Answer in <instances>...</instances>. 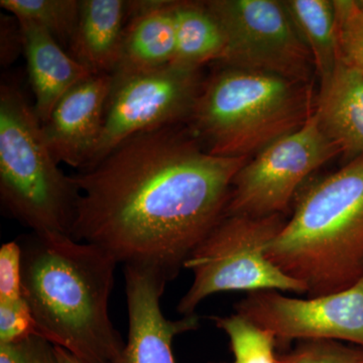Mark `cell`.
Wrapping results in <instances>:
<instances>
[{
	"label": "cell",
	"instance_id": "4fadbf2b",
	"mask_svg": "<svg viewBox=\"0 0 363 363\" xmlns=\"http://www.w3.org/2000/svg\"><path fill=\"white\" fill-rule=\"evenodd\" d=\"M175 1H128V23L112 81L159 70L175 57Z\"/></svg>",
	"mask_w": 363,
	"mask_h": 363
},
{
	"label": "cell",
	"instance_id": "5b68a950",
	"mask_svg": "<svg viewBox=\"0 0 363 363\" xmlns=\"http://www.w3.org/2000/svg\"><path fill=\"white\" fill-rule=\"evenodd\" d=\"M42 123L21 91L0 87V198L33 233L70 235L78 190L59 168Z\"/></svg>",
	"mask_w": 363,
	"mask_h": 363
},
{
	"label": "cell",
	"instance_id": "7a4b0ae2",
	"mask_svg": "<svg viewBox=\"0 0 363 363\" xmlns=\"http://www.w3.org/2000/svg\"><path fill=\"white\" fill-rule=\"evenodd\" d=\"M23 296L39 335L85 363H121L125 343L109 316L118 262L61 233L21 245Z\"/></svg>",
	"mask_w": 363,
	"mask_h": 363
},
{
	"label": "cell",
	"instance_id": "d6986e66",
	"mask_svg": "<svg viewBox=\"0 0 363 363\" xmlns=\"http://www.w3.org/2000/svg\"><path fill=\"white\" fill-rule=\"evenodd\" d=\"M0 6L18 20L37 23L63 48H69L80 14L79 0H1Z\"/></svg>",
	"mask_w": 363,
	"mask_h": 363
},
{
	"label": "cell",
	"instance_id": "7402d4cb",
	"mask_svg": "<svg viewBox=\"0 0 363 363\" xmlns=\"http://www.w3.org/2000/svg\"><path fill=\"white\" fill-rule=\"evenodd\" d=\"M278 363H363V347L334 340L298 341Z\"/></svg>",
	"mask_w": 363,
	"mask_h": 363
},
{
	"label": "cell",
	"instance_id": "603a6c76",
	"mask_svg": "<svg viewBox=\"0 0 363 363\" xmlns=\"http://www.w3.org/2000/svg\"><path fill=\"white\" fill-rule=\"evenodd\" d=\"M0 363H59L55 345L32 334L20 340L0 343Z\"/></svg>",
	"mask_w": 363,
	"mask_h": 363
},
{
	"label": "cell",
	"instance_id": "484cf974",
	"mask_svg": "<svg viewBox=\"0 0 363 363\" xmlns=\"http://www.w3.org/2000/svg\"><path fill=\"white\" fill-rule=\"evenodd\" d=\"M0 20V61L9 66L23 52V32L20 21L13 14L1 13Z\"/></svg>",
	"mask_w": 363,
	"mask_h": 363
},
{
	"label": "cell",
	"instance_id": "5bb4252c",
	"mask_svg": "<svg viewBox=\"0 0 363 363\" xmlns=\"http://www.w3.org/2000/svg\"><path fill=\"white\" fill-rule=\"evenodd\" d=\"M18 21L23 32L28 77L35 95L33 111L40 123L44 124L62 97L93 74L44 28L33 21Z\"/></svg>",
	"mask_w": 363,
	"mask_h": 363
},
{
	"label": "cell",
	"instance_id": "9c48e42d",
	"mask_svg": "<svg viewBox=\"0 0 363 363\" xmlns=\"http://www.w3.org/2000/svg\"><path fill=\"white\" fill-rule=\"evenodd\" d=\"M200 71L171 64L112 81L104 133L85 169L131 136L188 121L204 82Z\"/></svg>",
	"mask_w": 363,
	"mask_h": 363
},
{
	"label": "cell",
	"instance_id": "ba28073f",
	"mask_svg": "<svg viewBox=\"0 0 363 363\" xmlns=\"http://www.w3.org/2000/svg\"><path fill=\"white\" fill-rule=\"evenodd\" d=\"M340 154L313 112L302 128L248 160L234 178L224 215H284L311 174Z\"/></svg>",
	"mask_w": 363,
	"mask_h": 363
},
{
	"label": "cell",
	"instance_id": "6da1fadb",
	"mask_svg": "<svg viewBox=\"0 0 363 363\" xmlns=\"http://www.w3.org/2000/svg\"><path fill=\"white\" fill-rule=\"evenodd\" d=\"M180 125L131 136L71 176L78 190L71 238L168 281L221 220L250 160L214 156Z\"/></svg>",
	"mask_w": 363,
	"mask_h": 363
},
{
	"label": "cell",
	"instance_id": "7c38bea8",
	"mask_svg": "<svg viewBox=\"0 0 363 363\" xmlns=\"http://www.w3.org/2000/svg\"><path fill=\"white\" fill-rule=\"evenodd\" d=\"M112 77L93 74L62 97L47 123L42 124L45 143L58 164L85 169L104 133Z\"/></svg>",
	"mask_w": 363,
	"mask_h": 363
},
{
	"label": "cell",
	"instance_id": "44dd1931",
	"mask_svg": "<svg viewBox=\"0 0 363 363\" xmlns=\"http://www.w3.org/2000/svg\"><path fill=\"white\" fill-rule=\"evenodd\" d=\"M338 60L363 73V1L333 0Z\"/></svg>",
	"mask_w": 363,
	"mask_h": 363
},
{
	"label": "cell",
	"instance_id": "e0dca14e",
	"mask_svg": "<svg viewBox=\"0 0 363 363\" xmlns=\"http://www.w3.org/2000/svg\"><path fill=\"white\" fill-rule=\"evenodd\" d=\"M176 50L174 65L201 69L209 62L220 63L226 50L223 28L205 1H175Z\"/></svg>",
	"mask_w": 363,
	"mask_h": 363
},
{
	"label": "cell",
	"instance_id": "d4e9b609",
	"mask_svg": "<svg viewBox=\"0 0 363 363\" xmlns=\"http://www.w3.org/2000/svg\"><path fill=\"white\" fill-rule=\"evenodd\" d=\"M32 334L38 332L26 298L0 303V343L13 342Z\"/></svg>",
	"mask_w": 363,
	"mask_h": 363
},
{
	"label": "cell",
	"instance_id": "ac0fdd59",
	"mask_svg": "<svg viewBox=\"0 0 363 363\" xmlns=\"http://www.w3.org/2000/svg\"><path fill=\"white\" fill-rule=\"evenodd\" d=\"M286 11L311 54L320 84L338 62L335 9L330 0H286Z\"/></svg>",
	"mask_w": 363,
	"mask_h": 363
},
{
	"label": "cell",
	"instance_id": "2e32d148",
	"mask_svg": "<svg viewBox=\"0 0 363 363\" xmlns=\"http://www.w3.org/2000/svg\"><path fill=\"white\" fill-rule=\"evenodd\" d=\"M128 23V1L81 0L69 54L92 74L116 71Z\"/></svg>",
	"mask_w": 363,
	"mask_h": 363
},
{
	"label": "cell",
	"instance_id": "cb8c5ba5",
	"mask_svg": "<svg viewBox=\"0 0 363 363\" xmlns=\"http://www.w3.org/2000/svg\"><path fill=\"white\" fill-rule=\"evenodd\" d=\"M21 245L16 241L0 248V303L16 302L25 298L21 272Z\"/></svg>",
	"mask_w": 363,
	"mask_h": 363
},
{
	"label": "cell",
	"instance_id": "3957f363",
	"mask_svg": "<svg viewBox=\"0 0 363 363\" xmlns=\"http://www.w3.org/2000/svg\"><path fill=\"white\" fill-rule=\"evenodd\" d=\"M267 257L309 298L347 290L363 278V156L301 189Z\"/></svg>",
	"mask_w": 363,
	"mask_h": 363
},
{
	"label": "cell",
	"instance_id": "8992f818",
	"mask_svg": "<svg viewBox=\"0 0 363 363\" xmlns=\"http://www.w3.org/2000/svg\"><path fill=\"white\" fill-rule=\"evenodd\" d=\"M286 222L284 215H224L184 264L194 278L179 303V313L193 316L202 301L221 292L306 294L304 285L286 276L267 257V247Z\"/></svg>",
	"mask_w": 363,
	"mask_h": 363
},
{
	"label": "cell",
	"instance_id": "9a60e30c",
	"mask_svg": "<svg viewBox=\"0 0 363 363\" xmlns=\"http://www.w3.org/2000/svg\"><path fill=\"white\" fill-rule=\"evenodd\" d=\"M320 128L340 150L363 156V73L339 61L331 77L320 84L314 106Z\"/></svg>",
	"mask_w": 363,
	"mask_h": 363
},
{
	"label": "cell",
	"instance_id": "277c9868",
	"mask_svg": "<svg viewBox=\"0 0 363 363\" xmlns=\"http://www.w3.org/2000/svg\"><path fill=\"white\" fill-rule=\"evenodd\" d=\"M312 101L309 83L222 65L203 82L188 128L210 154L248 159L305 125Z\"/></svg>",
	"mask_w": 363,
	"mask_h": 363
},
{
	"label": "cell",
	"instance_id": "8fae6325",
	"mask_svg": "<svg viewBox=\"0 0 363 363\" xmlns=\"http://www.w3.org/2000/svg\"><path fill=\"white\" fill-rule=\"evenodd\" d=\"M124 279L130 328L121 363H176L174 339L197 329L199 318L172 321L164 317L161 298L168 281L159 272L124 266Z\"/></svg>",
	"mask_w": 363,
	"mask_h": 363
},
{
	"label": "cell",
	"instance_id": "ffe728a7",
	"mask_svg": "<svg viewBox=\"0 0 363 363\" xmlns=\"http://www.w3.org/2000/svg\"><path fill=\"white\" fill-rule=\"evenodd\" d=\"M217 328L229 338L233 363H278L276 339L271 332L260 328L241 315L213 317Z\"/></svg>",
	"mask_w": 363,
	"mask_h": 363
},
{
	"label": "cell",
	"instance_id": "30bf717a",
	"mask_svg": "<svg viewBox=\"0 0 363 363\" xmlns=\"http://www.w3.org/2000/svg\"><path fill=\"white\" fill-rule=\"evenodd\" d=\"M238 314L271 332L277 348L294 341L334 340L363 347V278L354 286L320 297H286L257 291L235 305Z\"/></svg>",
	"mask_w": 363,
	"mask_h": 363
},
{
	"label": "cell",
	"instance_id": "52a82bcc",
	"mask_svg": "<svg viewBox=\"0 0 363 363\" xmlns=\"http://www.w3.org/2000/svg\"><path fill=\"white\" fill-rule=\"evenodd\" d=\"M208 9L226 37L224 66L311 84V54L283 1L210 0Z\"/></svg>",
	"mask_w": 363,
	"mask_h": 363
},
{
	"label": "cell",
	"instance_id": "4316f807",
	"mask_svg": "<svg viewBox=\"0 0 363 363\" xmlns=\"http://www.w3.org/2000/svg\"><path fill=\"white\" fill-rule=\"evenodd\" d=\"M55 350H56L57 357H58L59 363H85L81 362L80 359H78L77 357L72 355L70 352L63 350V348L58 347V346H55Z\"/></svg>",
	"mask_w": 363,
	"mask_h": 363
}]
</instances>
